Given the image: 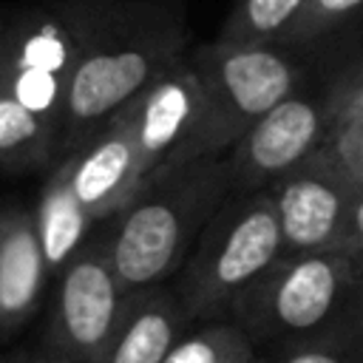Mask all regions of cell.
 <instances>
[{
  "instance_id": "cell-1",
  "label": "cell",
  "mask_w": 363,
  "mask_h": 363,
  "mask_svg": "<svg viewBox=\"0 0 363 363\" xmlns=\"http://www.w3.org/2000/svg\"><path fill=\"white\" fill-rule=\"evenodd\" d=\"M187 45V0H105L68 82L57 159L145 94Z\"/></svg>"
},
{
  "instance_id": "cell-2",
  "label": "cell",
  "mask_w": 363,
  "mask_h": 363,
  "mask_svg": "<svg viewBox=\"0 0 363 363\" xmlns=\"http://www.w3.org/2000/svg\"><path fill=\"white\" fill-rule=\"evenodd\" d=\"M230 193L227 153L147 173L130 201L96 224L122 289L136 295L170 284Z\"/></svg>"
},
{
  "instance_id": "cell-3",
  "label": "cell",
  "mask_w": 363,
  "mask_h": 363,
  "mask_svg": "<svg viewBox=\"0 0 363 363\" xmlns=\"http://www.w3.org/2000/svg\"><path fill=\"white\" fill-rule=\"evenodd\" d=\"M102 6L105 0H28L0 6V91L43 119L57 136L68 82Z\"/></svg>"
},
{
  "instance_id": "cell-4",
  "label": "cell",
  "mask_w": 363,
  "mask_h": 363,
  "mask_svg": "<svg viewBox=\"0 0 363 363\" xmlns=\"http://www.w3.org/2000/svg\"><path fill=\"white\" fill-rule=\"evenodd\" d=\"M278 258L281 221L272 193H230L199 233L170 289L187 323L224 320L233 301Z\"/></svg>"
},
{
  "instance_id": "cell-5",
  "label": "cell",
  "mask_w": 363,
  "mask_h": 363,
  "mask_svg": "<svg viewBox=\"0 0 363 363\" xmlns=\"http://www.w3.org/2000/svg\"><path fill=\"white\" fill-rule=\"evenodd\" d=\"M352 269L354 255L343 250L278 258L233 301L224 320L258 352L318 337L340 320Z\"/></svg>"
},
{
  "instance_id": "cell-6",
  "label": "cell",
  "mask_w": 363,
  "mask_h": 363,
  "mask_svg": "<svg viewBox=\"0 0 363 363\" xmlns=\"http://www.w3.org/2000/svg\"><path fill=\"white\" fill-rule=\"evenodd\" d=\"M190 60L210 94L230 145H235L255 119L312 79L318 57L281 43L210 40L190 48Z\"/></svg>"
},
{
  "instance_id": "cell-7",
  "label": "cell",
  "mask_w": 363,
  "mask_h": 363,
  "mask_svg": "<svg viewBox=\"0 0 363 363\" xmlns=\"http://www.w3.org/2000/svg\"><path fill=\"white\" fill-rule=\"evenodd\" d=\"M119 113L130 125L145 173L224 156L233 147L190 51Z\"/></svg>"
},
{
  "instance_id": "cell-8",
  "label": "cell",
  "mask_w": 363,
  "mask_h": 363,
  "mask_svg": "<svg viewBox=\"0 0 363 363\" xmlns=\"http://www.w3.org/2000/svg\"><path fill=\"white\" fill-rule=\"evenodd\" d=\"M128 301L96 227L54 278L43 354L57 363H99Z\"/></svg>"
},
{
  "instance_id": "cell-9",
  "label": "cell",
  "mask_w": 363,
  "mask_h": 363,
  "mask_svg": "<svg viewBox=\"0 0 363 363\" xmlns=\"http://www.w3.org/2000/svg\"><path fill=\"white\" fill-rule=\"evenodd\" d=\"M335 130L320 79H309L292 96L255 119L227 150L233 193L272 190L286 173L329 145Z\"/></svg>"
},
{
  "instance_id": "cell-10",
  "label": "cell",
  "mask_w": 363,
  "mask_h": 363,
  "mask_svg": "<svg viewBox=\"0 0 363 363\" xmlns=\"http://www.w3.org/2000/svg\"><path fill=\"white\" fill-rule=\"evenodd\" d=\"M357 190L332 145L286 173L269 190L281 221V258L340 250Z\"/></svg>"
},
{
  "instance_id": "cell-11",
  "label": "cell",
  "mask_w": 363,
  "mask_h": 363,
  "mask_svg": "<svg viewBox=\"0 0 363 363\" xmlns=\"http://www.w3.org/2000/svg\"><path fill=\"white\" fill-rule=\"evenodd\" d=\"M57 162L65 164L71 190L94 224L116 216L147 176L130 125L122 113Z\"/></svg>"
},
{
  "instance_id": "cell-12",
  "label": "cell",
  "mask_w": 363,
  "mask_h": 363,
  "mask_svg": "<svg viewBox=\"0 0 363 363\" xmlns=\"http://www.w3.org/2000/svg\"><path fill=\"white\" fill-rule=\"evenodd\" d=\"M48 281L31 207H0V346L34 318Z\"/></svg>"
},
{
  "instance_id": "cell-13",
  "label": "cell",
  "mask_w": 363,
  "mask_h": 363,
  "mask_svg": "<svg viewBox=\"0 0 363 363\" xmlns=\"http://www.w3.org/2000/svg\"><path fill=\"white\" fill-rule=\"evenodd\" d=\"M187 326L170 284L136 292L99 363H164Z\"/></svg>"
},
{
  "instance_id": "cell-14",
  "label": "cell",
  "mask_w": 363,
  "mask_h": 363,
  "mask_svg": "<svg viewBox=\"0 0 363 363\" xmlns=\"http://www.w3.org/2000/svg\"><path fill=\"white\" fill-rule=\"evenodd\" d=\"M31 213H34L43 258H45V267L54 281L57 272L82 250V244L96 230L94 218L77 201L62 162H54L48 167V176L40 187V196H37V204L31 207Z\"/></svg>"
},
{
  "instance_id": "cell-15",
  "label": "cell",
  "mask_w": 363,
  "mask_h": 363,
  "mask_svg": "<svg viewBox=\"0 0 363 363\" xmlns=\"http://www.w3.org/2000/svg\"><path fill=\"white\" fill-rule=\"evenodd\" d=\"M60 136L43 119L0 91V167L37 170L57 162Z\"/></svg>"
},
{
  "instance_id": "cell-16",
  "label": "cell",
  "mask_w": 363,
  "mask_h": 363,
  "mask_svg": "<svg viewBox=\"0 0 363 363\" xmlns=\"http://www.w3.org/2000/svg\"><path fill=\"white\" fill-rule=\"evenodd\" d=\"M363 23V0H306L281 45L318 57Z\"/></svg>"
},
{
  "instance_id": "cell-17",
  "label": "cell",
  "mask_w": 363,
  "mask_h": 363,
  "mask_svg": "<svg viewBox=\"0 0 363 363\" xmlns=\"http://www.w3.org/2000/svg\"><path fill=\"white\" fill-rule=\"evenodd\" d=\"M306 0H235L224 14L216 40L281 43Z\"/></svg>"
},
{
  "instance_id": "cell-18",
  "label": "cell",
  "mask_w": 363,
  "mask_h": 363,
  "mask_svg": "<svg viewBox=\"0 0 363 363\" xmlns=\"http://www.w3.org/2000/svg\"><path fill=\"white\" fill-rule=\"evenodd\" d=\"M258 346L233 320H207L193 332H184L164 363H255Z\"/></svg>"
},
{
  "instance_id": "cell-19",
  "label": "cell",
  "mask_w": 363,
  "mask_h": 363,
  "mask_svg": "<svg viewBox=\"0 0 363 363\" xmlns=\"http://www.w3.org/2000/svg\"><path fill=\"white\" fill-rule=\"evenodd\" d=\"M258 363H363V337L337 320L318 337L261 352Z\"/></svg>"
},
{
  "instance_id": "cell-20",
  "label": "cell",
  "mask_w": 363,
  "mask_h": 363,
  "mask_svg": "<svg viewBox=\"0 0 363 363\" xmlns=\"http://www.w3.org/2000/svg\"><path fill=\"white\" fill-rule=\"evenodd\" d=\"M318 79L323 85L335 128L363 116V43L335 57Z\"/></svg>"
},
{
  "instance_id": "cell-21",
  "label": "cell",
  "mask_w": 363,
  "mask_h": 363,
  "mask_svg": "<svg viewBox=\"0 0 363 363\" xmlns=\"http://www.w3.org/2000/svg\"><path fill=\"white\" fill-rule=\"evenodd\" d=\"M329 145L335 147L337 159L343 162V167L349 170V176L354 179V184L363 190V116L337 125L332 130Z\"/></svg>"
},
{
  "instance_id": "cell-22",
  "label": "cell",
  "mask_w": 363,
  "mask_h": 363,
  "mask_svg": "<svg viewBox=\"0 0 363 363\" xmlns=\"http://www.w3.org/2000/svg\"><path fill=\"white\" fill-rule=\"evenodd\" d=\"M340 323L363 337V255H354V269H352L349 295H346V306H343Z\"/></svg>"
},
{
  "instance_id": "cell-23",
  "label": "cell",
  "mask_w": 363,
  "mask_h": 363,
  "mask_svg": "<svg viewBox=\"0 0 363 363\" xmlns=\"http://www.w3.org/2000/svg\"><path fill=\"white\" fill-rule=\"evenodd\" d=\"M340 250H343V252H352V255H363V190H357V196H354V201H352Z\"/></svg>"
},
{
  "instance_id": "cell-24",
  "label": "cell",
  "mask_w": 363,
  "mask_h": 363,
  "mask_svg": "<svg viewBox=\"0 0 363 363\" xmlns=\"http://www.w3.org/2000/svg\"><path fill=\"white\" fill-rule=\"evenodd\" d=\"M23 363H57V360L45 357L43 352H23Z\"/></svg>"
},
{
  "instance_id": "cell-25",
  "label": "cell",
  "mask_w": 363,
  "mask_h": 363,
  "mask_svg": "<svg viewBox=\"0 0 363 363\" xmlns=\"http://www.w3.org/2000/svg\"><path fill=\"white\" fill-rule=\"evenodd\" d=\"M0 363H23V352H14V354H3Z\"/></svg>"
},
{
  "instance_id": "cell-26",
  "label": "cell",
  "mask_w": 363,
  "mask_h": 363,
  "mask_svg": "<svg viewBox=\"0 0 363 363\" xmlns=\"http://www.w3.org/2000/svg\"><path fill=\"white\" fill-rule=\"evenodd\" d=\"M0 360H3V352H0Z\"/></svg>"
},
{
  "instance_id": "cell-27",
  "label": "cell",
  "mask_w": 363,
  "mask_h": 363,
  "mask_svg": "<svg viewBox=\"0 0 363 363\" xmlns=\"http://www.w3.org/2000/svg\"><path fill=\"white\" fill-rule=\"evenodd\" d=\"M258 360H261V357H258ZM258 360H255V363H258Z\"/></svg>"
}]
</instances>
